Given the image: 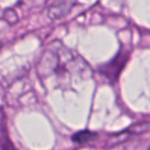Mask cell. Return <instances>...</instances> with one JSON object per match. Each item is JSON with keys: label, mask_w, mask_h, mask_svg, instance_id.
<instances>
[{"label": "cell", "mask_w": 150, "mask_h": 150, "mask_svg": "<svg viewBox=\"0 0 150 150\" xmlns=\"http://www.w3.org/2000/svg\"><path fill=\"white\" fill-rule=\"evenodd\" d=\"M43 81H52L56 88H67L73 82L92 77L93 69L82 57L60 41H54L43 52L37 67Z\"/></svg>", "instance_id": "cell-1"}, {"label": "cell", "mask_w": 150, "mask_h": 150, "mask_svg": "<svg viewBox=\"0 0 150 150\" xmlns=\"http://www.w3.org/2000/svg\"><path fill=\"white\" fill-rule=\"evenodd\" d=\"M129 52L127 50H120V52L112 60L109 61L106 64L102 65L99 70L111 82H115L118 78L120 72L122 71L125 65L127 64V60H129Z\"/></svg>", "instance_id": "cell-2"}, {"label": "cell", "mask_w": 150, "mask_h": 150, "mask_svg": "<svg viewBox=\"0 0 150 150\" xmlns=\"http://www.w3.org/2000/svg\"><path fill=\"white\" fill-rule=\"evenodd\" d=\"M76 0H54L48 7V17L52 20L62 19L74 6Z\"/></svg>", "instance_id": "cell-3"}, {"label": "cell", "mask_w": 150, "mask_h": 150, "mask_svg": "<svg viewBox=\"0 0 150 150\" xmlns=\"http://www.w3.org/2000/svg\"><path fill=\"white\" fill-rule=\"evenodd\" d=\"M0 150H17L9 138L6 115L2 108H0Z\"/></svg>", "instance_id": "cell-4"}, {"label": "cell", "mask_w": 150, "mask_h": 150, "mask_svg": "<svg viewBox=\"0 0 150 150\" xmlns=\"http://www.w3.org/2000/svg\"><path fill=\"white\" fill-rule=\"evenodd\" d=\"M47 0H20L19 5L22 9L26 11H31L33 9H39L45 5Z\"/></svg>", "instance_id": "cell-5"}, {"label": "cell", "mask_w": 150, "mask_h": 150, "mask_svg": "<svg viewBox=\"0 0 150 150\" xmlns=\"http://www.w3.org/2000/svg\"><path fill=\"white\" fill-rule=\"evenodd\" d=\"M97 137V134L90 131H81L76 133L72 136V141L76 143H86L88 141H92Z\"/></svg>", "instance_id": "cell-6"}, {"label": "cell", "mask_w": 150, "mask_h": 150, "mask_svg": "<svg viewBox=\"0 0 150 150\" xmlns=\"http://www.w3.org/2000/svg\"><path fill=\"white\" fill-rule=\"evenodd\" d=\"M129 131L133 134H142V133H146V132H149L150 131V121L137 123V125L129 127Z\"/></svg>", "instance_id": "cell-7"}, {"label": "cell", "mask_w": 150, "mask_h": 150, "mask_svg": "<svg viewBox=\"0 0 150 150\" xmlns=\"http://www.w3.org/2000/svg\"><path fill=\"white\" fill-rule=\"evenodd\" d=\"M3 19L7 22L8 24H15L16 22H18V13L15 9H7L5 11L4 15H3Z\"/></svg>", "instance_id": "cell-8"}, {"label": "cell", "mask_w": 150, "mask_h": 150, "mask_svg": "<svg viewBox=\"0 0 150 150\" xmlns=\"http://www.w3.org/2000/svg\"><path fill=\"white\" fill-rule=\"evenodd\" d=\"M148 150H150V144H149V146H148Z\"/></svg>", "instance_id": "cell-9"}]
</instances>
